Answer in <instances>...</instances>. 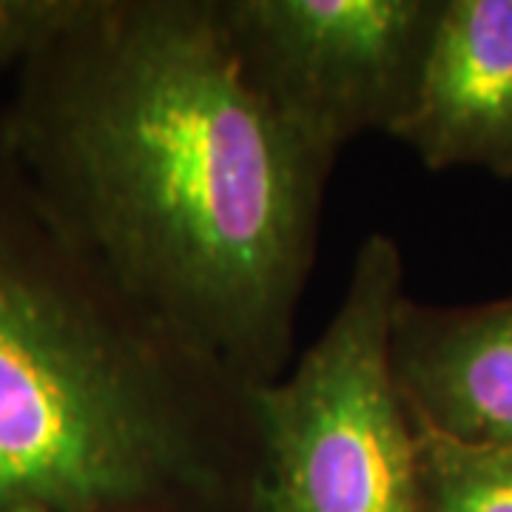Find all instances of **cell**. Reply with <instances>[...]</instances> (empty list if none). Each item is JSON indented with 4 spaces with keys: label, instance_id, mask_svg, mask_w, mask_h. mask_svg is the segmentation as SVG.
I'll return each mask as SVG.
<instances>
[{
    "label": "cell",
    "instance_id": "1",
    "mask_svg": "<svg viewBox=\"0 0 512 512\" xmlns=\"http://www.w3.org/2000/svg\"><path fill=\"white\" fill-rule=\"evenodd\" d=\"M0 134L131 311L248 390L288 370L333 163L248 86L217 0H86Z\"/></svg>",
    "mask_w": 512,
    "mask_h": 512
},
{
    "label": "cell",
    "instance_id": "2",
    "mask_svg": "<svg viewBox=\"0 0 512 512\" xmlns=\"http://www.w3.org/2000/svg\"><path fill=\"white\" fill-rule=\"evenodd\" d=\"M251 390L131 311L0 134V512L251 510Z\"/></svg>",
    "mask_w": 512,
    "mask_h": 512
},
{
    "label": "cell",
    "instance_id": "3",
    "mask_svg": "<svg viewBox=\"0 0 512 512\" xmlns=\"http://www.w3.org/2000/svg\"><path fill=\"white\" fill-rule=\"evenodd\" d=\"M404 293L396 239L365 237L322 336L251 390L256 512H427L419 430L390 367Z\"/></svg>",
    "mask_w": 512,
    "mask_h": 512
},
{
    "label": "cell",
    "instance_id": "4",
    "mask_svg": "<svg viewBox=\"0 0 512 512\" xmlns=\"http://www.w3.org/2000/svg\"><path fill=\"white\" fill-rule=\"evenodd\" d=\"M217 3L248 86L333 165L356 137L402 126L441 9V0Z\"/></svg>",
    "mask_w": 512,
    "mask_h": 512
},
{
    "label": "cell",
    "instance_id": "5",
    "mask_svg": "<svg viewBox=\"0 0 512 512\" xmlns=\"http://www.w3.org/2000/svg\"><path fill=\"white\" fill-rule=\"evenodd\" d=\"M390 367L421 433L461 447H512V296L430 305L404 293Z\"/></svg>",
    "mask_w": 512,
    "mask_h": 512
},
{
    "label": "cell",
    "instance_id": "6",
    "mask_svg": "<svg viewBox=\"0 0 512 512\" xmlns=\"http://www.w3.org/2000/svg\"><path fill=\"white\" fill-rule=\"evenodd\" d=\"M393 137L430 171L512 180V0H441L419 89Z\"/></svg>",
    "mask_w": 512,
    "mask_h": 512
},
{
    "label": "cell",
    "instance_id": "7",
    "mask_svg": "<svg viewBox=\"0 0 512 512\" xmlns=\"http://www.w3.org/2000/svg\"><path fill=\"white\" fill-rule=\"evenodd\" d=\"M419 444L427 512H512V447L476 450L421 430Z\"/></svg>",
    "mask_w": 512,
    "mask_h": 512
},
{
    "label": "cell",
    "instance_id": "8",
    "mask_svg": "<svg viewBox=\"0 0 512 512\" xmlns=\"http://www.w3.org/2000/svg\"><path fill=\"white\" fill-rule=\"evenodd\" d=\"M86 0H0V77L18 72L83 12Z\"/></svg>",
    "mask_w": 512,
    "mask_h": 512
}]
</instances>
